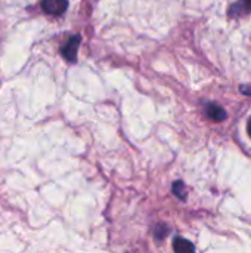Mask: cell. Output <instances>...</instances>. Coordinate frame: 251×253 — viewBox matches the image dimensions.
<instances>
[{"label": "cell", "mask_w": 251, "mask_h": 253, "mask_svg": "<svg viewBox=\"0 0 251 253\" xmlns=\"http://www.w3.org/2000/svg\"><path fill=\"white\" fill-rule=\"evenodd\" d=\"M41 7L49 15H62L68 7V0H43Z\"/></svg>", "instance_id": "6da1fadb"}, {"label": "cell", "mask_w": 251, "mask_h": 253, "mask_svg": "<svg viewBox=\"0 0 251 253\" xmlns=\"http://www.w3.org/2000/svg\"><path fill=\"white\" fill-rule=\"evenodd\" d=\"M78 44H80V36H74V37H70L68 42L64 44L62 47V56L70 61V62H74L75 58H77V50H78Z\"/></svg>", "instance_id": "7a4b0ae2"}, {"label": "cell", "mask_w": 251, "mask_h": 253, "mask_svg": "<svg viewBox=\"0 0 251 253\" xmlns=\"http://www.w3.org/2000/svg\"><path fill=\"white\" fill-rule=\"evenodd\" d=\"M206 116H207L210 120H213V122H223V120H226V117H228L226 111H225L220 105H217V104H215V102L207 104V107H206Z\"/></svg>", "instance_id": "3957f363"}, {"label": "cell", "mask_w": 251, "mask_h": 253, "mask_svg": "<svg viewBox=\"0 0 251 253\" xmlns=\"http://www.w3.org/2000/svg\"><path fill=\"white\" fill-rule=\"evenodd\" d=\"M173 249H175V252L178 253H192L195 251V246H194L191 242L178 237V239H175V242H173Z\"/></svg>", "instance_id": "277c9868"}, {"label": "cell", "mask_w": 251, "mask_h": 253, "mask_svg": "<svg viewBox=\"0 0 251 253\" xmlns=\"http://www.w3.org/2000/svg\"><path fill=\"white\" fill-rule=\"evenodd\" d=\"M249 12L251 10V0H240L238 3H235L232 7H231V10H229V13L231 15H237V13H240V12Z\"/></svg>", "instance_id": "5b68a950"}, {"label": "cell", "mask_w": 251, "mask_h": 253, "mask_svg": "<svg viewBox=\"0 0 251 253\" xmlns=\"http://www.w3.org/2000/svg\"><path fill=\"white\" fill-rule=\"evenodd\" d=\"M173 193H175L179 199H182V200L186 199V190H185V185H183L182 181H176V182L173 184Z\"/></svg>", "instance_id": "8992f818"}, {"label": "cell", "mask_w": 251, "mask_h": 253, "mask_svg": "<svg viewBox=\"0 0 251 253\" xmlns=\"http://www.w3.org/2000/svg\"><path fill=\"white\" fill-rule=\"evenodd\" d=\"M240 92L247 95V96H251V84H241L240 86Z\"/></svg>", "instance_id": "52a82bcc"}, {"label": "cell", "mask_w": 251, "mask_h": 253, "mask_svg": "<svg viewBox=\"0 0 251 253\" xmlns=\"http://www.w3.org/2000/svg\"><path fill=\"white\" fill-rule=\"evenodd\" d=\"M247 130H249V135L251 136V119L250 122H249V126H247Z\"/></svg>", "instance_id": "ba28073f"}]
</instances>
